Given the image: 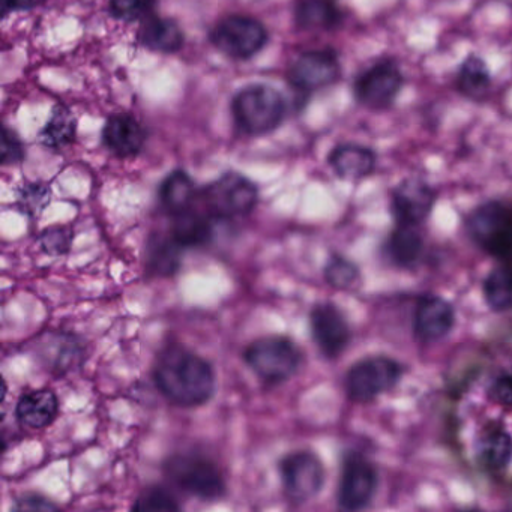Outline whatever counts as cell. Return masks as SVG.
Returning a JSON list of instances; mask_svg holds the SVG:
<instances>
[{
  "label": "cell",
  "mask_w": 512,
  "mask_h": 512,
  "mask_svg": "<svg viewBox=\"0 0 512 512\" xmlns=\"http://www.w3.org/2000/svg\"><path fill=\"white\" fill-rule=\"evenodd\" d=\"M154 380L175 406H203L215 394L214 368L182 344H170L158 355Z\"/></svg>",
  "instance_id": "6da1fadb"
},
{
  "label": "cell",
  "mask_w": 512,
  "mask_h": 512,
  "mask_svg": "<svg viewBox=\"0 0 512 512\" xmlns=\"http://www.w3.org/2000/svg\"><path fill=\"white\" fill-rule=\"evenodd\" d=\"M232 115L236 127L247 136H268L283 124L286 101L271 86L250 85L233 98Z\"/></svg>",
  "instance_id": "7a4b0ae2"
},
{
  "label": "cell",
  "mask_w": 512,
  "mask_h": 512,
  "mask_svg": "<svg viewBox=\"0 0 512 512\" xmlns=\"http://www.w3.org/2000/svg\"><path fill=\"white\" fill-rule=\"evenodd\" d=\"M404 88V74L394 58H380L353 80V98L359 106L380 113L394 107Z\"/></svg>",
  "instance_id": "3957f363"
},
{
  "label": "cell",
  "mask_w": 512,
  "mask_h": 512,
  "mask_svg": "<svg viewBox=\"0 0 512 512\" xmlns=\"http://www.w3.org/2000/svg\"><path fill=\"white\" fill-rule=\"evenodd\" d=\"M164 470L173 484L197 499L217 500L226 493L223 473L211 458L199 452L172 455Z\"/></svg>",
  "instance_id": "277c9868"
},
{
  "label": "cell",
  "mask_w": 512,
  "mask_h": 512,
  "mask_svg": "<svg viewBox=\"0 0 512 512\" xmlns=\"http://www.w3.org/2000/svg\"><path fill=\"white\" fill-rule=\"evenodd\" d=\"M244 361L263 382L280 385L298 371L302 355L289 338L271 335L253 341L245 349Z\"/></svg>",
  "instance_id": "5b68a950"
},
{
  "label": "cell",
  "mask_w": 512,
  "mask_h": 512,
  "mask_svg": "<svg viewBox=\"0 0 512 512\" xmlns=\"http://www.w3.org/2000/svg\"><path fill=\"white\" fill-rule=\"evenodd\" d=\"M467 232L478 247L502 259L512 257V208L502 202L482 203L467 218Z\"/></svg>",
  "instance_id": "8992f818"
},
{
  "label": "cell",
  "mask_w": 512,
  "mask_h": 512,
  "mask_svg": "<svg viewBox=\"0 0 512 512\" xmlns=\"http://www.w3.org/2000/svg\"><path fill=\"white\" fill-rule=\"evenodd\" d=\"M202 197L212 218L233 220L254 211L259 202V190L250 179L229 172L209 184Z\"/></svg>",
  "instance_id": "52a82bcc"
},
{
  "label": "cell",
  "mask_w": 512,
  "mask_h": 512,
  "mask_svg": "<svg viewBox=\"0 0 512 512\" xmlns=\"http://www.w3.org/2000/svg\"><path fill=\"white\" fill-rule=\"evenodd\" d=\"M211 41L223 55L247 61L262 52L268 43V31L254 17L233 14L217 23L211 32Z\"/></svg>",
  "instance_id": "ba28073f"
},
{
  "label": "cell",
  "mask_w": 512,
  "mask_h": 512,
  "mask_svg": "<svg viewBox=\"0 0 512 512\" xmlns=\"http://www.w3.org/2000/svg\"><path fill=\"white\" fill-rule=\"evenodd\" d=\"M401 374L403 367L394 359L385 356L362 359L347 373V395L356 403H368L394 388Z\"/></svg>",
  "instance_id": "9c48e42d"
},
{
  "label": "cell",
  "mask_w": 512,
  "mask_h": 512,
  "mask_svg": "<svg viewBox=\"0 0 512 512\" xmlns=\"http://www.w3.org/2000/svg\"><path fill=\"white\" fill-rule=\"evenodd\" d=\"M280 473L284 493L296 505L310 502L325 484V469L313 452L298 451L287 455L281 460Z\"/></svg>",
  "instance_id": "30bf717a"
},
{
  "label": "cell",
  "mask_w": 512,
  "mask_h": 512,
  "mask_svg": "<svg viewBox=\"0 0 512 512\" xmlns=\"http://www.w3.org/2000/svg\"><path fill=\"white\" fill-rule=\"evenodd\" d=\"M341 73L340 56L335 50H307L290 65L287 79L298 91L313 94L334 86Z\"/></svg>",
  "instance_id": "8fae6325"
},
{
  "label": "cell",
  "mask_w": 512,
  "mask_h": 512,
  "mask_svg": "<svg viewBox=\"0 0 512 512\" xmlns=\"http://www.w3.org/2000/svg\"><path fill=\"white\" fill-rule=\"evenodd\" d=\"M377 488L373 464L361 455L352 454L344 461L338 487V503L346 511H358L370 505Z\"/></svg>",
  "instance_id": "7c38bea8"
},
{
  "label": "cell",
  "mask_w": 512,
  "mask_h": 512,
  "mask_svg": "<svg viewBox=\"0 0 512 512\" xmlns=\"http://www.w3.org/2000/svg\"><path fill=\"white\" fill-rule=\"evenodd\" d=\"M436 203V191L419 178L403 179L391 193V209L398 224L421 226Z\"/></svg>",
  "instance_id": "4fadbf2b"
},
{
  "label": "cell",
  "mask_w": 512,
  "mask_h": 512,
  "mask_svg": "<svg viewBox=\"0 0 512 512\" xmlns=\"http://www.w3.org/2000/svg\"><path fill=\"white\" fill-rule=\"evenodd\" d=\"M311 335L323 356L338 358L350 343V328L343 313L332 304H319L310 316Z\"/></svg>",
  "instance_id": "5bb4252c"
},
{
  "label": "cell",
  "mask_w": 512,
  "mask_h": 512,
  "mask_svg": "<svg viewBox=\"0 0 512 512\" xmlns=\"http://www.w3.org/2000/svg\"><path fill=\"white\" fill-rule=\"evenodd\" d=\"M454 308L439 296H425L416 305L413 329L424 343L442 340L454 326Z\"/></svg>",
  "instance_id": "9a60e30c"
},
{
  "label": "cell",
  "mask_w": 512,
  "mask_h": 512,
  "mask_svg": "<svg viewBox=\"0 0 512 512\" xmlns=\"http://www.w3.org/2000/svg\"><path fill=\"white\" fill-rule=\"evenodd\" d=\"M328 164L338 178L358 182L376 172L377 154L370 146L341 143L329 152Z\"/></svg>",
  "instance_id": "2e32d148"
},
{
  "label": "cell",
  "mask_w": 512,
  "mask_h": 512,
  "mask_svg": "<svg viewBox=\"0 0 512 512\" xmlns=\"http://www.w3.org/2000/svg\"><path fill=\"white\" fill-rule=\"evenodd\" d=\"M103 140L107 148L119 158H133L142 152L146 134L142 125L133 116H112L103 130Z\"/></svg>",
  "instance_id": "e0dca14e"
},
{
  "label": "cell",
  "mask_w": 512,
  "mask_h": 512,
  "mask_svg": "<svg viewBox=\"0 0 512 512\" xmlns=\"http://www.w3.org/2000/svg\"><path fill=\"white\" fill-rule=\"evenodd\" d=\"M454 89L470 101H484L493 86L490 67L481 56L470 53L458 65L454 76Z\"/></svg>",
  "instance_id": "ac0fdd59"
},
{
  "label": "cell",
  "mask_w": 512,
  "mask_h": 512,
  "mask_svg": "<svg viewBox=\"0 0 512 512\" xmlns=\"http://www.w3.org/2000/svg\"><path fill=\"white\" fill-rule=\"evenodd\" d=\"M59 412V401L50 389L26 392L17 401L16 416L20 424L34 430L49 427Z\"/></svg>",
  "instance_id": "d6986e66"
},
{
  "label": "cell",
  "mask_w": 512,
  "mask_h": 512,
  "mask_svg": "<svg viewBox=\"0 0 512 512\" xmlns=\"http://www.w3.org/2000/svg\"><path fill=\"white\" fill-rule=\"evenodd\" d=\"M343 20L337 0H296L295 22L304 31H334Z\"/></svg>",
  "instance_id": "ffe728a7"
},
{
  "label": "cell",
  "mask_w": 512,
  "mask_h": 512,
  "mask_svg": "<svg viewBox=\"0 0 512 512\" xmlns=\"http://www.w3.org/2000/svg\"><path fill=\"white\" fill-rule=\"evenodd\" d=\"M211 218L209 214H200L188 209L182 214L175 215L170 236L182 250L205 247L214 236Z\"/></svg>",
  "instance_id": "44dd1931"
},
{
  "label": "cell",
  "mask_w": 512,
  "mask_h": 512,
  "mask_svg": "<svg viewBox=\"0 0 512 512\" xmlns=\"http://www.w3.org/2000/svg\"><path fill=\"white\" fill-rule=\"evenodd\" d=\"M140 41L154 52L176 53L184 47L185 37L175 20L151 17L140 31Z\"/></svg>",
  "instance_id": "7402d4cb"
},
{
  "label": "cell",
  "mask_w": 512,
  "mask_h": 512,
  "mask_svg": "<svg viewBox=\"0 0 512 512\" xmlns=\"http://www.w3.org/2000/svg\"><path fill=\"white\" fill-rule=\"evenodd\" d=\"M419 226L398 224L386 245V253L395 265L401 268H412L421 260L424 253V239Z\"/></svg>",
  "instance_id": "603a6c76"
},
{
  "label": "cell",
  "mask_w": 512,
  "mask_h": 512,
  "mask_svg": "<svg viewBox=\"0 0 512 512\" xmlns=\"http://www.w3.org/2000/svg\"><path fill=\"white\" fill-rule=\"evenodd\" d=\"M196 199L193 179L184 170L170 173L160 187V202L173 217L188 211Z\"/></svg>",
  "instance_id": "cb8c5ba5"
},
{
  "label": "cell",
  "mask_w": 512,
  "mask_h": 512,
  "mask_svg": "<svg viewBox=\"0 0 512 512\" xmlns=\"http://www.w3.org/2000/svg\"><path fill=\"white\" fill-rule=\"evenodd\" d=\"M181 251L172 236H155L148 245L149 271L158 277H172L181 268Z\"/></svg>",
  "instance_id": "d4e9b609"
},
{
  "label": "cell",
  "mask_w": 512,
  "mask_h": 512,
  "mask_svg": "<svg viewBox=\"0 0 512 512\" xmlns=\"http://www.w3.org/2000/svg\"><path fill=\"white\" fill-rule=\"evenodd\" d=\"M479 454L490 469H503L508 466L512 458L511 436L502 428L488 430L479 443Z\"/></svg>",
  "instance_id": "484cf974"
},
{
  "label": "cell",
  "mask_w": 512,
  "mask_h": 512,
  "mask_svg": "<svg viewBox=\"0 0 512 512\" xmlns=\"http://www.w3.org/2000/svg\"><path fill=\"white\" fill-rule=\"evenodd\" d=\"M484 295L488 305L496 311L512 308V268L500 266L485 278Z\"/></svg>",
  "instance_id": "4316f807"
},
{
  "label": "cell",
  "mask_w": 512,
  "mask_h": 512,
  "mask_svg": "<svg viewBox=\"0 0 512 512\" xmlns=\"http://www.w3.org/2000/svg\"><path fill=\"white\" fill-rule=\"evenodd\" d=\"M76 128L77 122L73 113L67 107H56L41 137L49 148H64L73 142Z\"/></svg>",
  "instance_id": "83f0119b"
},
{
  "label": "cell",
  "mask_w": 512,
  "mask_h": 512,
  "mask_svg": "<svg viewBox=\"0 0 512 512\" xmlns=\"http://www.w3.org/2000/svg\"><path fill=\"white\" fill-rule=\"evenodd\" d=\"M134 511H179L181 503L175 494L163 485L145 488L133 505Z\"/></svg>",
  "instance_id": "f1b7e54d"
},
{
  "label": "cell",
  "mask_w": 512,
  "mask_h": 512,
  "mask_svg": "<svg viewBox=\"0 0 512 512\" xmlns=\"http://www.w3.org/2000/svg\"><path fill=\"white\" fill-rule=\"evenodd\" d=\"M325 278L335 289H352L359 281V271L350 260L334 256L326 265Z\"/></svg>",
  "instance_id": "f546056e"
},
{
  "label": "cell",
  "mask_w": 512,
  "mask_h": 512,
  "mask_svg": "<svg viewBox=\"0 0 512 512\" xmlns=\"http://www.w3.org/2000/svg\"><path fill=\"white\" fill-rule=\"evenodd\" d=\"M157 0H110V11L116 19L136 22L154 11Z\"/></svg>",
  "instance_id": "4dcf8cb0"
},
{
  "label": "cell",
  "mask_w": 512,
  "mask_h": 512,
  "mask_svg": "<svg viewBox=\"0 0 512 512\" xmlns=\"http://www.w3.org/2000/svg\"><path fill=\"white\" fill-rule=\"evenodd\" d=\"M71 232L64 227L46 230L41 236V244L44 250L50 254H62L70 248Z\"/></svg>",
  "instance_id": "1f68e13d"
},
{
  "label": "cell",
  "mask_w": 512,
  "mask_h": 512,
  "mask_svg": "<svg viewBox=\"0 0 512 512\" xmlns=\"http://www.w3.org/2000/svg\"><path fill=\"white\" fill-rule=\"evenodd\" d=\"M23 158H25V146L16 133L5 128L2 133V164L8 166V164L20 163Z\"/></svg>",
  "instance_id": "d6a6232c"
},
{
  "label": "cell",
  "mask_w": 512,
  "mask_h": 512,
  "mask_svg": "<svg viewBox=\"0 0 512 512\" xmlns=\"http://www.w3.org/2000/svg\"><path fill=\"white\" fill-rule=\"evenodd\" d=\"M14 509L16 511H52V509H58V506L47 500L46 497L32 493L19 497Z\"/></svg>",
  "instance_id": "836d02e7"
},
{
  "label": "cell",
  "mask_w": 512,
  "mask_h": 512,
  "mask_svg": "<svg viewBox=\"0 0 512 512\" xmlns=\"http://www.w3.org/2000/svg\"><path fill=\"white\" fill-rule=\"evenodd\" d=\"M490 394L497 403L512 406V373L497 377L496 382L491 386Z\"/></svg>",
  "instance_id": "e575fe53"
},
{
  "label": "cell",
  "mask_w": 512,
  "mask_h": 512,
  "mask_svg": "<svg viewBox=\"0 0 512 512\" xmlns=\"http://www.w3.org/2000/svg\"><path fill=\"white\" fill-rule=\"evenodd\" d=\"M46 0H2V14L8 16L11 11H28L41 7Z\"/></svg>",
  "instance_id": "d590c367"
}]
</instances>
